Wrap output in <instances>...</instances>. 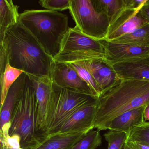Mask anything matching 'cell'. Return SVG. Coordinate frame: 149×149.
Wrapping results in <instances>:
<instances>
[{"label": "cell", "mask_w": 149, "mask_h": 149, "mask_svg": "<svg viewBox=\"0 0 149 149\" xmlns=\"http://www.w3.org/2000/svg\"><path fill=\"white\" fill-rule=\"evenodd\" d=\"M0 44L6 48L11 67L28 75L50 77L54 58L19 22L8 29Z\"/></svg>", "instance_id": "obj_1"}, {"label": "cell", "mask_w": 149, "mask_h": 149, "mask_svg": "<svg viewBox=\"0 0 149 149\" xmlns=\"http://www.w3.org/2000/svg\"><path fill=\"white\" fill-rule=\"evenodd\" d=\"M98 102L94 129L106 130L119 115L149 103V82L120 79L100 96Z\"/></svg>", "instance_id": "obj_2"}, {"label": "cell", "mask_w": 149, "mask_h": 149, "mask_svg": "<svg viewBox=\"0 0 149 149\" xmlns=\"http://www.w3.org/2000/svg\"><path fill=\"white\" fill-rule=\"evenodd\" d=\"M68 16L57 11L26 10L20 14L19 22L26 28L50 56L60 52L70 28Z\"/></svg>", "instance_id": "obj_3"}, {"label": "cell", "mask_w": 149, "mask_h": 149, "mask_svg": "<svg viewBox=\"0 0 149 149\" xmlns=\"http://www.w3.org/2000/svg\"><path fill=\"white\" fill-rule=\"evenodd\" d=\"M10 124L9 135L19 136L23 149H36L47 139L38 128L35 88L29 76L24 92L13 111Z\"/></svg>", "instance_id": "obj_4"}, {"label": "cell", "mask_w": 149, "mask_h": 149, "mask_svg": "<svg viewBox=\"0 0 149 149\" xmlns=\"http://www.w3.org/2000/svg\"><path fill=\"white\" fill-rule=\"evenodd\" d=\"M97 98L61 88L52 82L47 117V137L56 134L64 123L77 110Z\"/></svg>", "instance_id": "obj_5"}, {"label": "cell", "mask_w": 149, "mask_h": 149, "mask_svg": "<svg viewBox=\"0 0 149 149\" xmlns=\"http://www.w3.org/2000/svg\"><path fill=\"white\" fill-rule=\"evenodd\" d=\"M105 59L103 40L89 37L75 26L70 28L64 36L61 50L55 61L71 63Z\"/></svg>", "instance_id": "obj_6"}, {"label": "cell", "mask_w": 149, "mask_h": 149, "mask_svg": "<svg viewBox=\"0 0 149 149\" xmlns=\"http://www.w3.org/2000/svg\"><path fill=\"white\" fill-rule=\"evenodd\" d=\"M69 10L76 26L83 34L97 40L106 39L109 19L95 9L92 0H71Z\"/></svg>", "instance_id": "obj_7"}, {"label": "cell", "mask_w": 149, "mask_h": 149, "mask_svg": "<svg viewBox=\"0 0 149 149\" xmlns=\"http://www.w3.org/2000/svg\"><path fill=\"white\" fill-rule=\"evenodd\" d=\"M50 78L52 82L61 88L97 98L89 85L70 63L54 61L50 69Z\"/></svg>", "instance_id": "obj_8"}, {"label": "cell", "mask_w": 149, "mask_h": 149, "mask_svg": "<svg viewBox=\"0 0 149 149\" xmlns=\"http://www.w3.org/2000/svg\"><path fill=\"white\" fill-rule=\"evenodd\" d=\"M98 106L97 99L80 108L64 123L54 135L89 132L95 128Z\"/></svg>", "instance_id": "obj_9"}, {"label": "cell", "mask_w": 149, "mask_h": 149, "mask_svg": "<svg viewBox=\"0 0 149 149\" xmlns=\"http://www.w3.org/2000/svg\"><path fill=\"white\" fill-rule=\"evenodd\" d=\"M140 10L126 8L114 21L111 23L105 40L112 41L148 23L139 14Z\"/></svg>", "instance_id": "obj_10"}, {"label": "cell", "mask_w": 149, "mask_h": 149, "mask_svg": "<svg viewBox=\"0 0 149 149\" xmlns=\"http://www.w3.org/2000/svg\"><path fill=\"white\" fill-rule=\"evenodd\" d=\"M105 60L109 64L149 56V48L135 47L103 40Z\"/></svg>", "instance_id": "obj_11"}, {"label": "cell", "mask_w": 149, "mask_h": 149, "mask_svg": "<svg viewBox=\"0 0 149 149\" xmlns=\"http://www.w3.org/2000/svg\"><path fill=\"white\" fill-rule=\"evenodd\" d=\"M81 62L88 70L95 82L100 96L120 80L105 59Z\"/></svg>", "instance_id": "obj_12"}, {"label": "cell", "mask_w": 149, "mask_h": 149, "mask_svg": "<svg viewBox=\"0 0 149 149\" xmlns=\"http://www.w3.org/2000/svg\"><path fill=\"white\" fill-rule=\"evenodd\" d=\"M28 76L35 88L37 102L38 128L40 131L47 135V114L51 96L52 82L49 77H39L30 75Z\"/></svg>", "instance_id": "obj_13"}, {"label": "cell", "mask_w": 149, "mask_h": 149, "mask_svg": "<svg viewBox=\"0 0 149 149\" xmlns=\"http://www.w3.org/2000/svg\"><path fill=\"white\" fill-rule=\"evenodd\" d=\"M110 65L120 80L149 82V56Z\"/></svg>", "instance_id": "obj_14"}, {"label": "cell", "mask_w": 149, "mask_h": 149, "mask_svg": "<svg viewBox=\"0 0 149 149\" xmlns=\"http://www.w3.org/2000/svg\"><path fill=\"white\" fill-rule=\"evenodd\" d=\"M28 76L23 72L8 91L0 110V126L10 123L13 111L22 95Z\"/></svg>", "instance_id": "obj_15"}, {"label": "cell", "mask_w": 149, "mask_h": 149, "mask_svg": "<svg viewBox=\"0 0 149 149\" xmlns=\"http://www.w3.org/2000/svg\"><path fill=\"white\" fill-rule=\"evenodd\" d=\"M145 106L130 110L113 119L108 130L125 132L127 135L136 126L143 124Z\"/></svg>", "instance_id": "obj_16"}, {"label": "cell", "mask_w": 149, "mask_h": 149, "mask_svg": "<svg viewBox=\"0 0 149 149\" xmlns=\"http://www.w3.org/2000/svg\"><path fill=\"white\" fill-rule=\"evenodd\" d=\"M18 8L12 0L0 1V43L3 42L8 29L19 22Z\"/></svg>", "instance_id": "obj_17"}, {"label": "cell", "mask_w": 149, "mask_h": 149, "mask_svg": "<svg viewBox=\"0 0 149 149\" xmlns=\"http://www.w3.org/2000/svg\"><path fill=\"white\" fill-rule=\"evenodd\" d=\"M87 132L57 134L48 137L36 149H72Z\"/></svg>", "instance_id": "obj_18"}, {"label": "cell", "mask_w": 149, "mask_h": 149, "mask_svg": "<svg viewBox=\"0 0 149 149\" xmlns=\"http://www.w3.org/2000/svg\"><path fill=\"white\" fill-rule=\"evenodd\" d=\"M110 42L149 48V24L147 23L130 33Z\"/></svg>", "instance_id": "obj_19"}, {"label": "cell", "mask_w": 149, "mask_h": 149, "mask_svg": "<svg viewBox=\"0 0 149 149\" xmlns=\"http://www.w3.org/2000/svg\"><path fill=\"white\" fill-rule=\"evenodd\" d=\"M92 1L97 11L108 16L110 24L126 8L125 0H92Z\"/></svg>", "instance_id": "obj_20"}, {"label": "cell", "mask_w": 149, "mask_h": 149, "mask_svg": "<svg viewBox=\"0 0 149 149\" xmlns=\"http://www.w3.org/2000/svg\"><path fill=\"white\" fill-rule=\"evenodd\" d=\"M23 73L22 70L11 67L9 63L7 64L5 73L3 75L1 76L0 79L1 86V106L3 104L11 86Z\"/></svg>", "instance_id": "obj_21"}, {"label": "cell", "mask_w": 149, "mask_h": 149, "mask_svg": "<svg viewBox=\"0 0 149 149\" xmlns=\"http://www.w3.org/2000/svg\"><path fill=\"white\" fill-rule=\"evenodd\" d=\"M11 124L4 125L0 130V143L1 149H23L21 146L20 138L18 135L10 136L9 130Z\"/></svg>", "instance_id": "obj_22"}, {"label": "cell", "mask_w": 149, "mask_h": 149, "mask_svg": "<svg viewBox=\"0 0 149 149\" xmlns=\"http://www.w3.org/2000/svg\"><path fill=\"white\" fill-rule=\"evenodd\" d=\"M102 143L100 131L92 130L79 140L72 149H96Z\"/></svg>", "instance_id": "obj_23"}, {"label": "cell", "mask_w": 149, "mask_h": 149, "mask_svg": "<svg viewBox=\"0 0 149 149\" xmlns=\"http://www.w3.org/2000/svg\"><path fill=\"white\" fill-rule=\"evenodd\" d=\"M104 136L108 143L107 149H123L128 135L125 132L109 130L104 134Z\"/></svg>", "instance_id": "obj_24"}, {"label": "cell", "mask_w": 149, "mask_h": 149, "mask_svg": "<svg viewBox=\"0 0 149 149\" xmlns=\"http://www.w3.org/2000/svg\"><path fill=\"white\" fill-rule=\"evenodd\" d=\"M137 141L149 145V122L134 127L128 135L127 141Z\"/></svg>", "instance_id": "obj_25"}, {"label": "cell", "mask_w": 149, "mask_h": 149, "mask_svg": "<svg viewBox=\"0 0 149 149\" xmlns=\"http://www.w3.org/2000/svg\"><path fill=\"white\" fill-rule=\"evenodd\" d=\"M70 63L76 70L80 76L89 85L94 92L96 97L97 98H99L100 93L96 84L88 70L84 66L81 61L75 62Z\"/></svg>", "instance_id": "obj_26"}, {"label": "cell", "mask_w": 149, "mask_h": 149, "mask_svg": "<svg viewBox=\"0 0 149 149\" xmlns=\"http://www.w3.org/2000/svg\"><path fill=\"white\" fill-rule=\"evenodd\" d=\"M71 0H40V5L48 10L61 11L69 9Z\"/></svg>", "instance_id": "obj_27"}, {"label": "cell", "mask_w": 149, "mask_h": 149, "mask_svg": "<svg viewBox=\"0 0 149 149\" xmlns=\"http://www.w3.org/2000/svg\"><path fill=\"white\" fill-rule=\"evenodd\" d=\"M8 63L6 50L2 44H0V73L2 76L5 73L7 65Z\"/></svg>", "instance_id": "obj_28"}, {"label": "cell", "mask_w": 149, "mask_h": 149, "mask_svg": "<svg viewBox=\"0 0 149 149\" xmlns=\"http://www.w3.org/2000/svg\"><path fill=\"white\" fill-rule=\"evenodd\" d=\"M147 0H125L126 8L140 10Z\"/></svg>", "instance_id": "obj_29"}, {"label": "cell", "mask_w": 149, "mask_h": 149, "mask_svg": "<svg viewBox=\"0 0 149 149\" xmlns=\"http://www.w3.org/2000/svg\"><path fill=\"white\" fill-rule=\"evenodd\" d=\"M126 144L133 149H149V145L137 141H126Z\"/></svg>", "instance_id": "obj_30"}, {"label": "cell", "mask_w": 149, "mask_h": 149, "mask_svg": "<svg viewBox=\"0 0 149 149\" xmlns=\"http://www.w3.org/2000/svg\"><path fill=\"white\" fill-rule=\"evenodd\" d=\"M141 17L149 24V0H147L139 12Z\"/></svg>", "instance_id": "obj_31"}, {"label": "cell", "mask_w": 149, "mask_h": 149, "mask_svg": "<svg viewBox=\"0 0 149 149\" xmlns=\"http://www.w3.org/2000/svg\"><path fill=\"white\" fill-rule=\"evenodd\" d=\"M143 116L145 122H149V103L145 106Z\"/></svg>", "instance_id": "obj_32"}, {"label": "cell", "mask_w": 149, "mask_h": 149, "mask_svg": "<svg viewBox=\"0 0 149 149\" xmlns=\"http://www.w3.org/2000/svg\"><path fill=\"white\" fill-rule=\"evenodd\" d=\"M123 149H133L131 147H130V146L128 145L127 144L125 143V145Z\"/></svg>", "instance_id": "obj_33"}, {"label": "cell", "mask_w": 149, "mask_h": 149, "mask_svg": "<svg viewBox=\"0 0 149 149\" xmlns=\"http://www.w3.org/2000/svg\"><path fill=\"white\" fill-rule=\"evenodd\" d=\"M0 149H1V148H0Z\"/></svg>", "instance_id": "obj_34"}]
</instances>
